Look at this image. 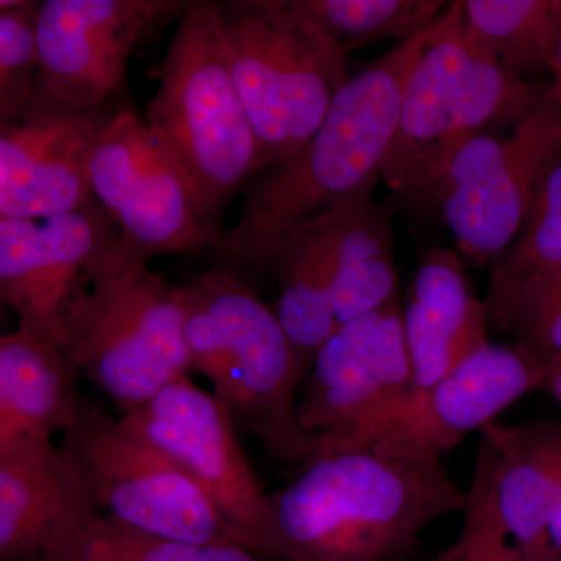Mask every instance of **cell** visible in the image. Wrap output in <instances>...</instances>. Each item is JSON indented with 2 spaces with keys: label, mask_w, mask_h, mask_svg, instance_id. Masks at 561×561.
<instances>
[{
  "label": "cell",
  "mask_w": 561,
  "mask_h": 561,
  "mask_svg": "<svg viewBox=\"0 0 561 561\" xmlns=\"http://www.w3.org/2000/svg\"><path fill=\"white\" fill-rule=\"evenodd\" d=\"M440 456L360 442L320 454L272 494L268 559L409 561L430 524L465 512Z\"/></svg>",
  "instance_id": "cell-1"
},
{
  "label": "cell",
  "mask_w": 561,
  "mask_h": 561,
  "mask_svg": "<svg viewBox=\"0 0 561 561\" xmlns=\"http://www.w3.org/2000/svg\"><path fill=\"white\" fill-rule=\"evenodd\" d=\"M432 28L350 77L305 149L247 181L238 224L224 230L205 256L210 267L243 279L262 251L287 231L371 198L397 130L402 92Z\"/></svg>",
  "instance_id": "cell-2"
},
{
  "label": "cell",
  "mask_w": 561,
  "mask_h": 561,
  "mask_svg": "<svg viewBox=\"0 0 561 561\" xmlns=\"http://www.w3.org/2000/svg\"><path fill=\"white\" fill-rule=\"evenodd\" d=\"M179 298L192 365L232 421L283 463L301 467L319 456V443L295 415L308 370L256 289L210 267L180 284Z\"/></svg>",
  "instance_id": "cell-3"
},
{
  "label": "cell",
  "mask_w": 561,
  "mask_h": 561,
  "mask_svg": "<svg viewBox=\"0 0 561 561\" xmlns=\"http://www.w3.org/2000/svg\"><path fill=\"white\" fill-rule=\"evenodd\" d=\"M546 92V84L508 72L468 27L463 2L449 3L402 92L383 183L398 197L423 203L465 142L512 125Z\"/></svg>",
  "instance_id": "cell-4"
},
{
  "label": "cell",
  "mask_w": 561,
  "mask_h": 561,
  "mask_svg": "<svg viewBox=\"0 0 561 561\" xmlns=\"http://www.w3.org/2000/svg\"><path fill=\"white\" fill-rule=\"evenodd\" d=\"M175 24L144 121L179 162L202 224L221 236L232 195L261 172L260 142L232 79L217 2L190 0Z\"/></svg>",
  "instance_id": "cell-5"
},
{
  "label": "cell",
  "mask_w": 561,
  "mask_h": 561,
  "mask_svg": "<svg viewBox=\"0 0 561 561\" xmlns=\"http://www.w3.org/2000/svg\"><path fill=\"white\" fill-rule=\"evenodd\" d=\"M57 345L124 413L194 368L179 286L122 239L70 301Z\"/></svg>",
  "instance_id": "cell-6"
},
{
  "label": "cell",
  "mask_w": 561,
  "mask_h": 561,
  "mask_svg": "<svg viewBox=\"0 0 561 561\" xmlns=\"http://www.w3.org/2000/svg\"><path fill=\"white\" fill-rule=\"evenodd\" d=\"M236 88L260 142L261 172L297 157L348 81V54L295 0L217 2Z\"/></svg>",
  "instance_id": "cell-7"
},
{
  "label": "cell",
  "mask_w": 561,
  "mask_h": 561,
  "mask_svg": "<svg viewBox=\"0 0 561 561\" xmlns=\"http://www.w3.org/2000/svg\"><path fill=\"white\" fill-rule=\"evenodd\" d=\"M561 162V114L549 91L507 135L465 142L423 203L438 210L463 260L494 265L518 238L541 184Z\"/></svg>",
  "instance_id": "cell-8"
},
{
  "label": "cell",
  "mask_w": 561,
  "mask_h": 561,
  "mask_svg": "<svg viewBox=\"0 0 561 561\" xmlns=\"http://www.w3.org/2000/svg\"><path fill=\"white\" fill-rule=\"evenodd\" d=\"M60 448L110 518L169 540L243 548L190 472L91 398L80 394Z\"/></svg>",
  "instance_id": "cell-9"
},
{
  "label": "cell",
  "mask_w": 561,
  "mask_h": 561,
  "mask_svg": "<svg viewBox=\"0 0 561 561\" xmlns=\"http://www.w3.org/2000/svg\"><path fill=\"white\" fill-rule=\"evenodd\" d=\"M88 181L122 242L146 261L161 254L206 256L220 241L202 224L179 162L133 105L99 140Z\"/></svg>",
  "instance_id": "cell-10"
},
{
  "label": "cell",
  "mask_w": 561,
  "mask_h": 561,
  "mask_svg": "<svg viewBox=\"0 0 561 561\" xmlns=\"http://www.w3.org/2000/svg\"><path fill=\"white\" fill-rule=\"evenodd\" d=\"M411 394V360L394 301L335 330L312 362L295 415L324 454L356 442Z\"/></svg>",
  "instance_id": "cell-11"
},
{
  "label": "cell",
  "mask_w": 561,
  "mask_h": 561,
  "mask_svg": "<svg viewBox=\"0 0 561 561\" xmlns=\"http://www.w3.org/2000/svg\"><path fill=\"white\" fill-rule=\"evenodd\" d=\"M119 420L190 472L243 548L268 557L272 494L257 481L216 394L181 376Z\"/></svg>",
  "instance_id": "cell-12"
},
{
  "label": "cell",
  "mask_w": 561,
  "mask_h": 561,
  "mask_svg": "<svg viewBox=\"0 0 561 561\" xmlns=\"http://www.w3.org/2000/svg\"><path fill=\"white\" fill-rule=\"evenodd\" d=\"M180 0H43L38 92L73 110L127 95V69L140 44L179 21Z\"/></svg>",
  "instance_id": "cell-13"
},
{
  "label": "cell",
  "mask_w": 561,
  "mask_h": 561,
  "mask_svg": "<svg viewBox=\"0 0 561 561\" xmlns=\"http://www.w3.org/2000/svg\"><path fill=\"white\" fill-rule=\"evenodd\" d=\"M130 95L73 110L36 94L22 119L0 124V217L41 220L94 202L88 169Z\"/></svg>",
  "instance_id": "cell-14"
},
{
  "label": "cell",
  "mask_w": 561,
  "mask_h": 561,
  "mask_svg": "<svg viewBox=\"0 0 561 561\" xmlns=\"http://www.w3.org/2000/svg\"><path fill=\"white\" fill-rule=\"evenodd\" d=\"M98 202L49 219L0 217V297L18 330L57 343L66 309L119 242Z\"/></svg>",
  "instance_id": "cell-15"
},
{
  "label": "cell",
  "mask_w": 561,
  "mask_h": 561,
  "mask_svg": "<svg viewBox=\"0 0 561 561\" xmlns=\"http://www.w3.org/2000/svg\"><path fill=\"white\" fill-rule=\"evenodd\" d=\"M546 379L548 365L522 343L490 342L431 389L409 397L351 445L386 442L442 456L471 432L493 423L497 413L524 394L546 389Z\"/></svg>",
  "instance_id": "cell-16"
},
{
  "label": "cell",
  "mask_w": 561,
  "mask_h": 561,
  "mask_svg": "<svg viewBox=\"0 0 561 561\" xmlns=\"http://www.w3.org/2000/svg\"><path fill=\"white\" fill-rule=\"evenodd\" d=\"M105 515L54 438L0 449V559L27 561Z\"/></svg>",
  "instance_id": "cell-17"
},
{
  "label": "cell",
  "mask_w": 561,
  "mask_h": 561,
  "mask_svg": "<svg viewBox=\"0 0 561 561\" xmlns=\"http://www.w3.org/2000/svg\"><path fill=\"white\" fill-rule=\"evenodd\" d=\"M401 312L412 394L431 389L490 343L485 300H479L463 261L451 250L423 251Z\"/></svg>",
  "instance_id": "cell-18"
},
{
  "label": "cell",
  "mask_w": 561,
  "mask_h": 561,
  "mask_svg": "<svg viewBox=\"0 0 561 561\" xmlns=\"http://www.w3.org/2000/svg\"><path fill=\"white\" fill-rule=\"evenodd\" d=\"M497 453V501L505 526L527 561H557L551 516L561 471V423L529 420L482 427Z\"/></svg>",
  "instance_id": "cell-19"
},
{
  "label": "cell",
  "mask_w": 561,
  "mask_h": 561,
  "mask_svg": "<svg viewBox=\"0 0 561 561\" xmlns=\"http://www.w3.org/2000/svg\"><path fill=\"white\" fill-rule=\"evenodd\" d=\"M272 278L278 286L276 317L306 370L339 328L334 268L319 217L273 241L247 273V283Z\"/></svg>",
  "instance_id": "cell-20"
},
{
  "label": "cell",
  "mask_w": 561,
  "mask_h": 561,
  "mask_svg": "<svg viewBox=\"0 0 561 561\" xmlns=\"http://www.w3.org/2000/svg\"><path fill=\"white\" fill-rule=\"evenodd\" d=\"M81 373L55 342L21 330L0 339V449L54 438L80 398Z\"/></svg>",
  "instance_id": "cell-21"
},
{
  "label": "cell",
  "mask_w": 561,
  "mask_h": 561,
  "mask_svg": "<svg viewBox=\"0 0 561 561\" xmlns=\"http://www.w3.org/2000/svg\"><path fill=\"white\" fill-rule=\"evenodd\" d=\"M319 219L334 268L339 327L400 301L393 202L371 197L339 206Z\"/></svg>",
  "instance_id": "cell-22"
},
{
  "label": "cell",
  "mask_w": 561,
  "mask_h": 561,
  "mask_svg": "<svg viewBox=\"0 0 561 561\" xmlns=\"http://www.w3.org/2000/svg\"><path fill=\"white\" fill-rule=\"evenodd\" d=\"M476 38L518 79L551 72L561 41V0H463Z\"/></svg>",
  "instance_id": "cell-23"
},
{
  "label": "cell",
  "mask_w": 561,
  "mask_h": 561,
  "mask_svg": "<svg viewBox=\"0 0 561 561\" xmlns=\"http://www.w3.org/2000/svg\"><path fill=\"white\" fill-rule=\"evenodd\" d=\"M27 561H279L241 546L194 545L125 526L108 515L62 535Z\"/></svg>",
  "instance_id": "cell-24"
},
{
  "label": "cell",
  "mask_w": 561,
  "mask_h": 561,
  "mask_svg": "<svg viewBox=\"0 0 561 561\" xmlns=\"http://www.w3.org/2000/svg\"><path fill=\"white\" fill-rule=\"evenodd\" d=\"M298 10L350 54L378 41H405L432 27L443 0H295Z\"/></svg>",
  "instance_id": "cell-25"
},
{
  "label": "cell",
  "mask_w": 561,
  "mask_h": 561,
  "mask_svg": "<svg viewBox=\"0 0 561 561\" xmlns=\"http://www.w3.org/2000/svg\"><path fill=\"white\" fill-rule=\"evenodd\" d=\"M561 265V162L546 176L518 238L491 271L486 311Z\"/></svg>",
  "instance_id": "cell-26"
},
{
  "label": "cell",
  "mask_w": 561,
  "mask_h": 561,
  "mask_svg": "<svg viewBox=\"0 0 561 561\" xmlns=\"http://www.w3.org/2000/svg\"><path fill=\"white\" fill-rule=\"evenodd\" d=\"M463 515L457 540L432 561H527L502 518L497 501V453L483 435Z\"/></svg>",
  "instance_id": "cell-27"
},
{
  "label": "cell",
  "mask_w": 561,
  "mask_h": 561,
  "mask_svg": "<svg viewBox=\"0 0 561 561\" xmlns=\"http://www.w3.org/2000/svg\"><path fill=\"white\" fill-rule=\"evenodd\" d=\"M38 0L0 2V124L22 119L38 92Z\"/></svg>",
  "instance_id": "cell-28"
},
{
  "label": "cell",
  "mask_w": 561,
  "mask_h": 561,
  "mask_svg": "<svg viewBox=\"0 0 561 561\" xmlns=\"http://www.w3.org/2000/svg\"><path fill=\"white\" fill-rule=\"evenodd\" d=\"M490 328L549 365L561 356V265L513 290L489 311Z\"/></svg>",
  "instance_id": "cell-29"
},
{
  "label": "cell",
  "mask_w": 561,
  "mask_h": 561,
  "mask_svg": "<svg viewBox=\"0 0 561 561\" xmlns=\"http://www.w3.org/2000/svg\"><path fill=\"white\" fill-rule=\"evenodd\" d=\"M551 537L556 560H561V471L559 485H557L556 502H553L551 516Z\"/></svg>",
  "instance_id": "cell-30"
},
{
  "label": "cell",
  "mask_w": 561,
  "mask_h": 561,
  "mask_svg": "<svg viewBox=\"0 0 561 561\" xmlns=\"http://www.w3.org/2000/svg\"><path fill=\"white\" fill-rule=\"evenodd\" d=\"M546 389L551 391L553 398L561 405V356L557 357L548 365V379H546Z\"/></svg>",
  "instance_id": "cell-31"
},
{
  "label": "cell",
  "mask_w": 561,
  "mask_h": 561,
  "mask_svg": "<svg viewBox=\"0 0 561 561\" xmlns=\"http://www.w3.org/2000/svg\"><path fill=\"white\" fill-rule=\"evenodd\" d=\"M548 91L553 102L559 106L561 114V77H559V79H552L551 84H548Z\"/></svg>",
  "instance_id": "cell-32"
},
{
  "label": "cell",
  "mask_w": 561,
  "mask_h": 561,
  "mask_svg": "<svg viewBox=\"0 0 561 561\" xmlns=\"http://www.w3.org/2000/svg\"><path fill=\"white\" fill-rule=\"evenodd\" d=\"M551 73L552 79H559V77H561V41L559 50H557L556 60L552 62Z\"/></svg>",
  "instance_id": "cell-33"
},
{
  "label": "cell",
  "mask_w": 561,
  "mask_h": 561,
  "mask_svg": "<svg viewBox=\"0 0 561 561\" xmlns=\"http://www.w3.org/2000/svg\"><path fill=\"white\" fill-rule=\"evenodd\" d=\"M561 561V560H560Z\"/></svg>",
  "instance_id": "cell-34"
}]
</instances>
